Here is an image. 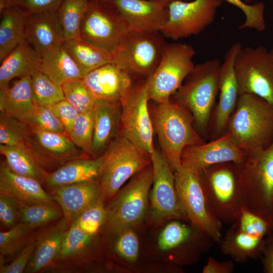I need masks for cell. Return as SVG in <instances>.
<instances>
[{"instance_id": "6da1fadb", "label": "cell", "mask_w": 273, "mask_h": 273, "mask_svg": "<svg viewBox=\"0 0 273 273\" xmlns=\"http://www.w3.org/2000/svg\"><path fill=\"white\" fill-rule=\"evenodd\" d=\"M225 131L246 154L266 148L273 141V106L255 95H240Z\"/></svg>"}, {"instance_id": "7a4b0ae2", "label": "cell", "mask_w": 273, "mask_h": 273, "mask_svg": "<svg viewBox=\"0 0 273 273\" xmlns=\"http://www.w3.org/2000/svg\"><path fill=\"white\" fill-rule=\"evenodd\" d=\"M150 111L162 152L174 173L181 167L187 147L204 143L193 126L194 119L186 108L171 101L156 104Z\"/></svg>"}, {"instance_id": "3957f363", "label": "cell", "mask_w": 273, "mask_h": 273, "mask_svg": "<svg viewBox=\"0 0 273 273\" xmlns=\"http://www.w3.org/2000/svg\"><path fill=\"white\" fill-rule=\"evenodd\" d=\"M245 208L270 224L273 208V141L234 163Z\"/></svg>"}, {"instance_id": "277c9868", "label": "cell", "mask_w": 273, "mask_h": 273, "mask_svg": "<svg viewBox=\"0 0 273 273\" xmlns=\"http://www.w3.org/2000/svg\"><path fill=\"white\" fill-rule=\"evenodd\" d=\"M153 181L151 164L134 175L106 204L107 218L100 233L102 241L124 229L140 226L147 213Z\"/></svg>"}, {"instance_id": "5b68a950", "label": "cell", "mask_w": 273, "mask_h": 273, "mask_svg": "<svg viewBox=\"0 0 273 273\" xmlns=\"http://www.w3.org/2000/svg\"><path fill=\"white\" fill-rule=\"evenodd\" d=\"M220 65V60L215 58L195 65L170 98L191 113L201 131H206L218 94Z\"/></svg>"}, {"instance_id": "8992f818", "label": "cell", "mask_w": 273, "mask_h": 273, "mask_svg": "<svg viewBox=\"0 0 273 273\" xmlns=\"http://www.w3.org/2000/svg\"><path fill=\"white\" fill-rule=\"evenodd\" d=\"M200 177L212 215L222 223L235 222L245 205L234 163L212 165L202 171Z\"/></svg>"}, {"instance_id": "52a82bcc", "label": "cell", "mask_w": 273, "mask_h": 273, "mask_svg": "<svg viewBox=\"0 0 273 273\" xmlns=\"http://www.w3.org/2000/svg\"><path fill=\"white\" fill-rule=\"evenodd\" d=\"M101 156L102 164L98 181L105 204L129 178L152 164L151 156L120 132Z\"/></svg>"}, {"instance_id": "ba28073f", "label": "cell", "mask_w": 273, "mask_h": 273, "mask_svg": "<svg viewBox=\"0 0 273 273\" xmlns=\"http://www.w3.org/2000/svg\"><path fill=\"white\" fill-rule=\"evenodd\" d=\"M194 48L181 42L167 44L154 73L146 79L149 98L156 104L167 103L193 69Z\"/></svg>"}, {"instance_id": "9c48e42d", "label": "cell", "mask_w": 273, "mask_h": 273, "mask_svg": "<svg viewBox=\"0 0 273 273\" xmlns=\"http://www.w3.org/2000/svg\"><path fill=\"white\" fill-rule=\"evenodd\" d=\"M159 31H130L111 53L113 63L132 77L149 78L155 71L167 45Z\"/></svg>"}, {"instance_id": "30bf717a", "label": "cell", "mask_w": 273, "mask_h": 273, "mask_svg": "<svg viewBox=\"0 0 273 273\" xmlns=\"http://www.w3.org/2000/svg\"><path fill=\"white\" fill-rule=\"evenodd\" d=\"M130 32L111 1L89 0L80 29L81 37L111 53Z\"/></svg>"}, {"instance_id": "8fae6325", "label": "cell", "mask_w": 273, "mask_h": 273, "mask_svg": "<svg viewBox=\"0 0 273 273\" xmlns=\"http://www.w3.org/2000/svg\"><path fill=\"white\" fill-rule=\"evenodd\" d=\"M239 95L254 94L273 106V58L263 46L242 47L235 62Z\"/></svg>"}, {"instance_id": "7c38bea8", "label": "cell", "mask_w": 273, "mask_h": 273, "mask_svg": "<svg viewBox=\"0 0 273 273\" xmlns=\"http://www.w3.org/2000/svg\"><path fill=\"white\" fill-rule=\"evenodd\" d=\"M174 175L179 203L189 222L218 243L222 238V223L212 215L208 207L200 174L181 166Z\"/></svg>"}, {"instance_id": "4fadbf2b", "label": "cell", "mask_w": 273, "mask_h": 273, "mask_svg": "<svg viewBox=\"0 0 273 273\" xmlns=\"http://www.w3.org/2000/svg\"><path fill=\"white\" fill-rule=\"evenodd\" d=\"M181 220H171L160 232L157 239L159 250L169 253L177 265L198 261L201 255L210 250L215 242L197 226Z\"/></svg>"}, {"instance_id": "5bb4252c", "label": "cell", "mask_w": 273, "mask_h": 273, "mask_svg": "<svg viewBox=\"0 0 273 273\" xmlns=\"http://www.w3.org/2000/svg\"><path fill=\"white\" fill-rule=\"evenodd\" d=\"M149 100L146 79L134 84L121 102L120 133L151 156L156 149L153 143L154 129L148 108Z\"/></svg>"}, {"instance_id": "9a60e30c", "label": "cell", "mask_w": 273, "mask_h": 273, "mask_svg": "<svg viewBox=\"0 0 273 273\" xmlns=\"http://www.w3.org/2000/svg\"><path fill=\"white\" fill-rule=\"evenodd\" d=\"M153 170L150 222L159 225L171 220L189 222L178 198L174 173L162 153L157 150L151 155Z\"/></svg>"}, {"instance_id": "2e32d148", "label": "cell", "mask_w": 273, "mask_h": 273, "mask_svg": "<svg viewBox=\"0 0 273 273\" xmlns=\"http://www.w3.org/2000/svg\"><path fill=\"white\" fill-rule=\"evenodd\" d=\"M220 0H177L168 5V20L161 29L165 37L176 40L197 35L214 21Z\"/></svg>"}, {"instance_id": "e0dca14e", "label": "cell", "mask_w": 273, "mask_h": 273, "mask_svg": "<svg viewBox=\"0 0 273 273\" xmlns=\"http://www.w3.org/2000/svg\"><path fill=\"white\" fill-rule=\"evenodd\" d=\"M246 155L232 135L225 131L211 142L186 147L181 154V164L200 174L204 169L213 164L240 162Z\"/></svg>"}, {"instance_id": "ac0fdd59", "label": "cell", "mask_w": 273, "mask_h": 273, "mask_svg": "<svg viewBox=\"0 0 273 273\" xmlns=\"http://www.w3.org/2000/svg\"><path fill=\"white\" fill-rule=\"evenodd\" d=\"M27 143L47 171L53 168L56 170L72 160L89 156L65 133L32 127Z\"/></svg>"}, {"instance_id": "d6986e66", "label": "cell", "mask_w": 273, "mask_h": 273, "mask_svg": "<svg viewBox=\"0 0 273 273\" xmlns=\"http://www.w3.org/2000/svg\"><path fill=\"white\" fill-rule=\"evenodd\" d=\"M242 47L239 42L234 43L226 52L221 64L218 75V101L214 117L216 138L225 132L230 116L234 112L239 97V85L235 62Z\"/></svg>"}, {"instance_id": "ffe728a7", "label": "cell", "mask_w": 273, "mask_h": 273, "mask_svg": "<svg viewBox=\"0 0 273 273\" xmlns=\"http://www.w3.org/2000/svg\"><path fill=\"white\" fill-rule=\"evenodd\" d=\"M130 31H160L169 17L168 5L152 0H110Z\"/></svg>"}, {"instance_id": "44dd1931", "label": "cell", "mask_w": 273, "mask_h": 273, "mask_svg": "<svg viewBox=\"0 0 273 273\" xmlns=\"http://www.w3.org/2000/svg\"><path fill=\"white\" fill-rule=\"evenodd\" d=\"M83 79L96 100L120 104L134 85L132 77L113 63L92 71Z\"/></svg>"}, {"instance_id": "7402d4cb", "label": "cell", "mask_w": 273, "mask_h": 273, "mask_svg": "<svg viewBox=\"0 0 273 273\" xmlns=\"http://www.w3.org/2000/svg\"><path fill=\"white\" fill-rule=\"evenodd\" d=\"M47 188L48 193L61 208L63 216L71 221L87 208L103 200L98 179Z\"/></svg>"}, {"instance_id": "603a6c76", "label": "cell", "mask_w": 273, "mask_h": 273, "mask_svg": "<svg viewBox=\"0 0 273 273\" xmlns=\"http://www.w3.org/2000/svg\"><path fill=\"white\" fill-rule=\"evenodd\" d=\"M0 194L12 198L20 206L57 203L38 181L15 173L5 161L0 164Z\"/></svg>"}, {"instance_id": "cb8c5ba5", "label": "cell", "mask_w": 273, "mask_h": 273, "mask_svg": "<svg viewBox=\"0 0 273 273\" xmlns=\"http://www.w3.org/2000/svg\"><path fill=\"white\" fill-rule=\"evenodd\" d=\"M26 16L25 39L41 56L65 41L57 11L30 13Z\"/></svg>"}, {"instance_id": "d4e9b609", "label": "cell", "mask_w": 273, "mask_h": 273, "mask_svg": "<svg viewBox=\"0 0 273 273\" xmlns=\"http://www.w3.org/2000/svg\"><path fill=\"white\" fill-rule=\"evenodd\" d=\"M93 111L92 157H98L103 155L120 132L121 105L120 103L96 100Z\"/></svg>"}, {"instance_id": "484cf974", "label": "cell", "mask_w": 273, "mask_h": 273, "mask_svg": "<svg viewBox=\"0 0 273 273\" xmlns=\"http://www.w3.org/2000/svg\"><path fill=\"white\" fill-rule=\"evenodd\" d=\"M71 222V220L63 216L54 225L36 235L35 248L25 272H38L53 264L60 252Z\"/></svg>"}, {"instance_id": "4316f807", "label": "cell", "mask_w": 273, "mask_h": 273, "mask_svg": "<svg viewBox=\"0 0 273 273\" xmlns=\"http://www.w3.org/2000/svg\"><path fill=\"white\" fill-rule=\"evenodd\" d=\"M102 164V156H85L72 160L49 172L44 185L49 188L98 179Z\"/></svg>"}, {"instance_id": "83f0119b", "label": "cell", "mask_w": 273, "mask_h": 273, "mask_svg": "<svg viewBox=\"0 0 273 273\" xmlns=\"http://www.w3.org/2000/svg\"><path fill=\"white\" fill-rule=\"evenodd\" d=\"M36 106L30 76L21 77L11 87L0 89L1 112L28 123Z\"/></svg>"}, {"instance_id": "f1b7e54d", "label": "cell", "mask_w": 273, "mask_h": 273, "mask_svg": "<svg viewBox=\"0 0 273 273\" xmlns=\"http://www.w3.org/2000/svg\"><path fill=\"white\" fill-rule=\"evenodd\" d=\"M218 244L223 254L235 262L245 263L251 259L255 260L261 257L264 238L245 233L234 222Z\"/></svg>"}, {"instance_id": "f546056e", "label": "cell", "mask_w": 273, "mask_h": 273, "mask_svg": "<svg viewBox=\"0 0 273 273\" xmlns=\"http://www.w3.org/2000/svg\"><path fill=\"white\" fill-rule=\"evenodd\" d=\"M41 61V56L24 40L1 62L0 89L9 87L13 78L30 76L39 69Z\"/></svg>"}, {"instance_id": "4dcf8cb0", "label": "cell", "mask_w": 273, "mask_h": 273, "mask_svg": "<svg viewBox=\"0 0 273 273\" xmlns=\"http://www.w3.org/2000/svg\"><path fill=\"white\" fill-rule=\"evenodd\" d=\"M100 239L83 232L73 219L53 264L93 258L101 251Z\"/></svg>"}, {"instance_id": "1f68e13d", "label": "cell", "mask_w": 273, "mask_h": 273, "mask_svg": "<svg viewBox=\"0 0 273 273\" xmlns=\"http://www.w3.org/2000/svg\"><path fill=\"white\" fill-rule=\"evenodd\" d=\"M0 153L8 167L15 173L34 178L44 185L49 172L28 143L18 146L0 144Z\"/></svg>"}, {"instance_id": "d6a6232c", "label": "cell", "mask_w": 273, "mask_h": 273, "mask_svg": "<svg viewBox=\"0 0 273 273\" xmlns=\"http://www.w3.org/2000/svg\"><path fill=\"white\" fill-rule=\"evenodd\" d=\"M64 42L55 46L41 56L39 68L52 81L60 86L69 80L83 78L80 70L68 53Z\"/></svg>"}, {"instance_id": "836d02e7", "label": "cell", "mask_w": 273, "mask_h": 273, "mask_svg": "<svg viewBox=\"0 0 273 273\" xmlns=\"http://www.w3.org/2000/svg\"><path fill=\"white\" fill-rule=\"evenodd\" d=\"M1 63L25 39L26 14L15 6L0 10Z\"/></svg>"}, {"instance_id": "e575fe53", "label": "cell", "mask_w": 273, "mask_h": 273, "mask_svg": "<svg viewBox=\"0 0 273 273\" xmlns=\"http://www.w3.org/2000/svg\"><path fill=\"white\" fill-rule=\"evenodd\" d=\"M65 47L83 77L92 71L111 63V53L81 37L64 41Z\"/></svg>"}, {"instance_id": "d590c367", "label": "cell", "mask_w": 273, "mask_h": 273, "mask_svg": "<svg viewBox=\"0 0 273 273\" xmlns=\"http://www.w3.org/2000/svg\"><path fill=\"white\" fill-rule=\"evenodd\" d=\"M89 0H63L58 10L65 41L81 37V25Z\"/></svg>"}, {"instance_id": "8d00e7d4", "label": "cell", "mask_w": 273, "mask_h": 273, "mask_svg": "<svg viewBox=\"0 0 273 273\" xmlns=\"http://www.w3.org/2000/svg\"><path fill=\"white\" fill-rule=\"evenodd\" d=\"M138 228L124 229L106 239H112V253L128 266L136 263L140 257V241L136 232Z\"/></svg>"}, {"instance_id": "74e56055", "label": "cell", "mask_w": 273, "mask_h": 273, "mask_svg": "<svg viewBox=\"0 0 273 273\" xmlns=\"http://www.w3.org/2000/svg\"><path fill=\"white\" fill-rule=\"evenodd\" d=\"M30 77L33 97L36 105H52L65 100L62 86L54 83L40 70H35Z\"/></svg>"}, {"instance_id": "f35d334b", "label": "cell", "mask_w": 273, "mask_h": 273, "mask_svg": "<svg viewBox=\"0 0 273 273\" xmlns=\"http://www.w3.org/2000/svg\"><path fill=\"white\" fill-rule=\"evenodd\" d=\"M31 132L28 123L0 112L1 145L13 146L27 143Z\"/></svg>"}, {"instance_id": "ab89813d", "label": "cell", "mask_w": 273, "mask_h": 273, "mask_svg": "<svg viewBox=\"0 0 273 273\" xmlns=\"http://www.w3.org/2000/svg\"><path fill=\"white\" fill-rule=\"evenodd\" d=\"M35 226L19 222L7 231L0 232V256L4 258L20 252L30 237Z\"/></svg>"}, {"instance_id": "60d3db41", "label": "cell", "mask_w": 273, "mask_h": 273, "mask_svg": "<svg viewBox=\"0 0 273 273\" xmlns=\"http://www.w3.org/2000/svg\"><path fill=\"white\" fill-rule=\"evenodd\" d=\"M66 100L79 113L93 110L96 99L83 78L69 80L62 85Z\"/></svg>"}, {"instance_id": "b9f144b4", "label": "cell", "mask_w": 273, "mask_h": 273, "mask_svg": "<svg viewBox=\"0 0 273 273\" xmlns=\"http://www.w3.org/2000/svg\"><path fill=\"white\" fill-rule=\"evenodd\" d=\"M94 128V111L79 113L68 135L74 144L87 155L92 157Z\"/></svg>"}, {"instance_id": "7bdbcfd3", "label": "cell", "mask_w": 273, "mask_h": 273, "mask_svg": "<svg viewBox=\"0 0 273 273\" xmlns=\"http://www.w3.org/2000/svg\"><path fill=\"white\" fill-rule=\"evenodd\" d=\"M63 212L56 204L20 206L19 220L38 228L59 219Z\"/></svg>"}, {"instance_id": "ee69618b", "label": "cell", "mask_w": 273, "mask_h": 273, "mask_svg": "<svg viewBox=\"0 0 273 273\" xmlns=\"http://www.w3.org/2000/svg\"><path fill=\"white\" fill-rule=\"evenodd\" d=\"M105 205L101 200L82 211L74 219L77 226L88 235L99 236L106 222Z\"/></svg>"}, {"instance_id": "f6af8a7d", "label": "cell", "mask_w": 273, "mask_h": 273, "mask_svg": "<svg viewBox=\"0 0 273 273\" xmlns=\"http://www.w3.org/2000/svg\"><path fill=\"white\" fill-rule=\"evenodd\" d=\"M226 2L240 9L245 16L244 22L238 28L240 29H252L263 31L266 28L264 19L265 5L262 2L249 5L242 0H220Z\"/></svg>"}, {"instance_id": "bcb514c9", "label": "cell", "mask_w": 273, "mask_h": 273, "mask_svg": "<svg viewBox=\"0 0 273 273\" xmlns=\"http://www.w3.org/2000/svg\"><path fill=\"white\" fill-rule=\"evenodd\" d=\"M28 124L32 128L67 134L65 127L54 112L51 105H36Z\"/></svg>"}, {"instance_id": "7dc6e473", "label": "cell", "mask_w": 273, "mask_h": 273, "mask_svg": "<svg viewBox=\"0 0 273 273\" xmlns=\"http://www.w3.org/2000/svg\"><path fill=\"white\" fill-rule=\"evenodd\" d=\"M240 229L249 234L265 238L272 232L269 223L259 216L244 208L234 222Z\"/></svg>"}, {"instance_id": "c3c4849f", "label": "cell", "mask_w": 273, "mask_h": 273, "mask_svg": "<svg viewBox=\"0 0 273 273\" xmlns=\"http://www.w3.org/2000/svg\"><path fill=\"white\" fill-rule=\"evenodd\" d=\"M63 0H0V10L11 6L21 9L26 14L55 12Z\"/></svg>"}, {"instance_id": "681fc988", "label": "cell", "mask_w": 273, "mask_h": 273, "mask_svg": "<svg viewBox=\"0 0 273 273\" xmlns=\"http://www.w3.org/2000/svg\"><path fill=\"white\" fill-rule=\"evenodd\" d=\"M36 244V235L30 236L18 256L9 264L0 265L1 273H22L24 272L33 254Z\"/></svg>"}, {"instance_id": "f907efd6", "label": "cell", "mask_w": 273, "mask_h": 273, "mask_svg": "<svg viewBox=\"0 0 273 273\" xmlns=\"http://www.w3.org/2000/svg\"><path fill=\"white\" fill-rule=\"evenodd\" d=\"M20 205L12 198L0 194V220L5 228L11 229L19 220Z\"/></svg>"}, {"instance_id": "816d5d0a", "label": "cell", "mask_w": 273, "mask_h": 273, "mask_svg": "<svg viewBox=\"0 0 273 273\" xmlns=\"http://www.w3.org/2000/svg\"><path fill=\"white\" fill-rule=\"evenodd\" d=\"M51 106L68 135L72 125L79 113L66 100H61Z\"/></svg>"}, {"instance_id": "f5cc1de1", "label": "cell", "mask_w": 273, "mask_h": 273, "mask_svg": "<svg viewBox=\"0 0 273 273\" xmlns=\"http://www.w3.org/2000/svg\"><path fill=\"white\" fill-rule=\"evenodd\" d=\"M235 269V262L230 259L218 261L214 257H209L202 269L203 273H232Z\"/></svg>"}, {"instance_id": "db71d44e", "label": "cell", "mask_w": 273, "mask_h": 273, "mask_svg": "<svg viewBox=\"0 0 273 273\" xmlns=\"http://www.w3.org/2000/svg\"><path fill=\"white\" fill-rule=\"evenodd\" d=\"M261 258L263 272L273 273V232L264 238V247Z\"/></svg>"}, {"instance_id": "11a10c76", "label": "cell", "mask_w": 273, "mask_h": 273, "mask_svg": "<svg viewBox=\"0 0 273 273\" xmlns=\"http://www.w3.org/2000/svg\"><path fill=\"white\" fill-rule=\"evenodd\" d=\"M152 1L158 2L159 3L165 4L166 5H168L171 2H174L175 1H177V0H152Z\"/></svg>"}, {"instance_id": "9f6ffc18", "label": "cell", "mask_w": 273, "mask_h": 273, "mask_svg": "<svg viewBox=\"0 0 273 273\" xmlns=\"http://www.w3.org/2000/svg\"><path fill=\"white\" fill-rule=\"evenodd\" d=\"M270 225L271 226L272 232H273V208H272V211L271 218H270Z\"/></svg>"}, {"instance_id": "6f0895ef", "label": "cell", "mask_w": 273, "mask_h": 273, "mask_svg": "<svg viewBox=\"0 0 273 273\" xmlns=\"http://www.w3.org/2000/svg\"><path fill=\"white\" fill-rule=\"evenodd\" d=\"M245 3H249L250 2H251L252 0H243Z\"/></svg>"}, {"instance_id": "680465c9", "label": "cell", "mask_w": 273, "mask_h": 273, "mask_svg": "<svg viewBox=\"0 0 273 273\" xmlns=\"http://www.w3.org/2000/svg\"><path fill=\"white\" fill-rule=\"evenodd\" d=\"M270 54L273 58V49L270 50Z\"/></svg>"}, {"instance_id": "91938a15", "label": "cell", "mask_w": 273, "mask_h": 273, "mask_svg": "<svg viewBox=\"0 0 273 273\" xmlns=\"http://www.w3.org/2000/svg\"><path fill=\"white\" fill-rule=\"evenodd\" d=\"M101 1H109L110 0H101Z\"/></svg>"}, {"instance_id": "94428289", "label": "cell", "mask_w": 273, "mask_h": 273, "mask_svg": "<svg viewBox=\"0 0 273 273\" xmlns=\"http://www.w3.org/2000/svg\"><path fill=\"white\" fill-rule=\"evenodd\" d=\"M185 1H189V0H185Z\"/></svg>"}]
</instances>
